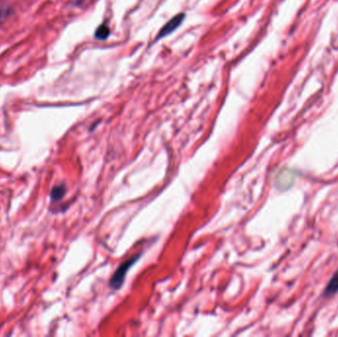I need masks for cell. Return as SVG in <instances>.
Instances as JSON below:
<instances>
[{
    "label": "cell",
    "instance_id": "6da1fadb",
    "mask_svg": "<svg viewBox=\"0 0 338 337\" xmlns=\"http://www.w3.org/2000/svg\"><path fill=\"white\" fill-rule=\"evenodd\" d=\"M141 253L139 254H136V255H133L131 257H130L129 259H127L126 261H124L120 266L119 268L116 270V272L114 273V275L112 276L111 280H110V288L112 290H119L123 284H124V280H125V277L127 275V272L129 271V269L131 267V265H133V263H136L140 257H141Z\"/></svg>",
    "mask_w": 338,
    "mask_h": 337
},
{
    "label": "cell",
    "instance_id": "7a4b0ae2",
    "mask_svg": "<svg viewBox=\"0 0 338 337\" xmlns=\"http://www.w3.org/2000/svg\"><path fill=\"white\" fill-rule=\"evenodd\" d=\"M183 19H184V14H178V15L174 16L170 21L167 22L164 25V27L160 30L157 39L163 38V37L169 35V34H171L174 30H176L180 26Z\"/></svg>",
    "mask_w": 338,
    "mask_h": 337
},
{
    "label": "cell",
    "instance_id": "3957f363",
    "mask_svg": "<svg viewBox=\"0 0 338 337\" xmlns=\"http://www.w3.org/2000/svg\"><path fill=\"white\" fill-rule=\"evenodd\" d=\"M66 192V188L64 186V184H59L56 185L53 188L52 192H51V199L53 202H57L59 200L62 199V197L64 196Z\"/></svg>",
    "mask_w": 338,
    "mask_h": 337
},
{
    "label": "cell",
    "instance_id": "277c9868",
    "mask_svg": "<svg viewBox=\"0 0 338 337\" xmlns=\"http://www.w3.org/2000/svg\"><path fill=\"white\" fill-rule=\"evenodd\" d=\"M337 291H338V270H337V272L333 275V277H332L331 280L329 281L328 285L326 286L324 295H325V296H331V295L335 294Z\"/></svg>",
    "mask_w": 338,
    "mask_h": 337
},
{
    "label": "cell",
    "instance_id": "5b68a950",
    "mask_svg": "<svg viewBox=\"0 0 338 337\" xmlns=\"http://www.w3.org/2000/svg\"><path fill=\"white\" fill-rule=\"evenodd\" d=\"M110 34V29L107 25L102 24L101 26H99L95 32V37L99 40H105L108 38Z\"/></svg>",
    "mask_w": 338,
    "mask_h": 337
},
{
    "label": "cell",
    "instance_id": "8992f818",
    "mask_svg": "<svg viewBox=\"0 0 338 337\" xmlns=\"http://www.w3.org/2000/svg\"><path fill=\"white\" fill-rule=\"evenodd\" d=\"M7 16H8L7 11H5V10H0V23H1L4 19H6Z\"/></svg>",
    "mask_w": 338,
    "mask_h": 337
}]
</instances>
